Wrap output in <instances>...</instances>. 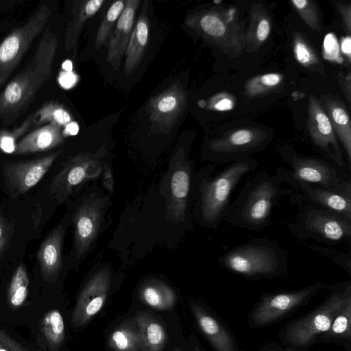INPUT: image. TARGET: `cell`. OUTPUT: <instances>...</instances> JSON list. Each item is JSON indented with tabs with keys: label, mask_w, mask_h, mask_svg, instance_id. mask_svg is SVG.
<instances>
[{
	"label": "cell",
	"mask_w": 351,
	"mask_h": 351,
	"mask_svg": "<svg viewBox=\"0 0 351 351\" xmlns=\"http://www.w3.org/2000/svg\"><path fill=\"white\" fill-rule=\"evenodd\" d=\"M335 6L341 16L344 30L348 35H350L351 32V4L336 2Z\"/></svg>",
	"instance_id": "cell-43"
},
{
	"label": "cell",
	"mask_w": 351,
	"mask_h": 351,
	"mask_svg": "<svg viewBox=\"0 0 351 351\" xmlns=\"http://www.w3.org/2000/svg\"><path fill=\"white\" fill-rule=\"evenodd\" d=\"M64 234L62 225L58 226L42 243L37 253L43 278L55 281L62 267V246Z\"/></svg>",
	"instance_id": "cell-22"
},
{
	"label": "cell",
	"mask_w": 351,
	"mask_h": 351,
	"mask_svg": "<svg viewBox=\"0 0 351 351\" xmlns=\"http://www.w3.org/2000/svg\"><path fill=\"white\" fill-rule=\"evenodd\" d=\"M271 21L263 5L254 3L250 7V24L245 32V47L250 51L258 50L268 38Z\"/></svg>",
	"instance_id": "cell-27"
},
{
	"label": "cell",
	"mask_w": 351,
	"mask_h": 351,
	"mask_svg": "<svg viewBox=\"0 0 351 351\" xmlns=\"http://www.w3.org/2000/svg\"><path fill=\"white\" fill-rule=\"evenodd\" d=\"M0 351H28L0 327Z\"/></svg>",
	"instance_id": "cell-41"
},
{
	"label": "cell",
	"mask_w": 351,
	"mask_h": 351,
	"mask_svg": "<svg viewBox=\"0 0 351 351\" xmlns=\"http://www.w3.org/2000/svg\"><path fill=\"white\" fill-rule=\"evenodd\" d=\"M258 162L251 158L227 166L212 177V170L201 178L198 184V216L202 224L217 228L225 219L233 191L239 182L254 171Z\"/></svg>",
	"instance_id": "cell-5"
},
{
	"label": "cell",
	"mask_w": 351,
	"mask_h": 351,
	"mask_svg": "<svg viewBox=\"0 0 351 351\" xmlns=\"http://www.w3.org/2000/svg\"><path fill=\"white\" fill-rule=\"evenodd\" d=\"M104 169V176L103 182L105 187L109 191H113L114 189V178L112 171L108 164H104L103 166Z\"/></svg>",
	"instance_id": "cell-45"
},
{
	"label": "cell",
	"mask_w": 351,
	"mask_h": 351,
	"mask_svg": "<svg viewBox=\"0 0 351 351\" xmlns=\"http://www.w3.org/2000/svg\"><path fill=\"white\" fill-rule=\"evenodd\" d=\"M187 96L180 82L152 97L147 106L149 121L160 132H169L185 110Z\"/></svg>",
	"instance_id": "cell-17"
},
{
	"label": "cell",
	"mask_w": 351,
	"mask_h": 351,
	"mask_svg": "<svg viewBox=\"0 0 351 351\" xmlns=\"http://www.w3.org/2000/svg\"><path fill=\"white\" fill-rule=\"evenodd\" d=\"M191 180V165L184 150L179 148L171 159L169 171L161 186L166 199L167 216L172 221L185 220Z\"/></svg>",
	"instance_id": "cell-12"
},
{
	"label": "cell",
	"mask_w": 351,
	"mask_h": 351,
	"mask_svg": "<svg viewBox=\"0 0 351 351\" xmlns=\"http://www.w3.org/2000/svg\"><path fill=\"white\" fill-rule=\"evenodd\" d=\"M319 343L341 344L346 351H351V302L334 318L329 328L316 340Z\"/></svg>",
	"instance_id": "cell-29"
},
{
	"label": "cell",
	"mask_w": 351,
	"mask_h": 351,
	"mask_svg": "<svg viewBox=\"0 0 351 351\" xmlns=\"http://www.w3.org/2000/svg\"><path fill=\"white\" fill-rule=\"evenodd\" d=\"M11 237V227L0 213V260L7 247Z\"/></svg>",
	"instance_id": "cell-42"
},
{
	"label": "cell",
	"mask_w": 351,
	"mask_h": 351,
	"mask_svg": "<svg viewBox=\"0 0 351 351\" xmlns=\"http://www.w3.org/2000/svg\"><path fill=\"white\" fill-rule=\"evenodd\" d=\"M293 50L296 60L312 72L324 74L325 69L317 53L300 32L293 34Z\"/></svg>",
	"instance_id": "cell-32"
},
{
	"label": "cell",
	"mask_w": 351,
	"mask_h": 351,
	"mask_svg": "<svg viewBox=\"0 0 351 351\" xmlns=\"http://www.w3.org/2000/svg\"><path fill=\"white\" fill-rule=\"evenodd\" d=\"M148 1H145L141 14L135 22L125 52V75H131L138 66L146 49L149 32Z\"/></svg>",
	"instance_id": "cell-24"
},
{
	"label": "cell",
	"mask_w": 351,
	"mask_h": 351,
	"mask_svg": "<svg viewBox=\"0 0 351 351\" xmlns=\"http://www.w3.org/2000/svg\"><path fill=\"white\" fill-rule=\"evenodd\" d=\"M325 287L317 282L295 290L265 293L250 311L247 324L252 328L274 324L308 304Z\"/></svg>",
	"instance_id": "cell-9"
},
{
	"label": "cell",
	"mask_w": 351,
	"mask_h": 351,
	"mask_svg": "<svg viewBox=\"0 0 351 351\" xmlns=\"http://www.w3.org/2000/svg\"><path fill=\"white\" fill-rule=\"evenodd\" d=\"M79 131V125L77 122L73 121L62 130L64 136L76 134Z\"/></svg>",
	"instance_id": "cell-47"
},
{
	"label": "cell",
	"mask_w": 351,
	"mask_h": 351,
	"mask_svg": "<svg viewBox=\"0 0 351 351\" xmlns=\"http://www.w3.org/2000/svg\"><path fill=\"white\" fill-rule=\"evenodd\" d=\"M300 206L297 219L287 225L295 237L300 240L313 239L325 245L350 240L351 219L317 206Z\"/></svg>",
	"instance_id": "cell-8"
},
{
	"label": "cell",
	"mask_w": 351,
	"mask_h": 351,
	"mask_svg": "<svg viewBox=\"0 0 351 351\" xmlns=\"http://www.w3.org/2000/svg\"><path fill=\"white\" fill-rule=\"evenodd\" d=\"M226 270L247 279L274 278L288 271L285 251L274 241L255 238L234 246L219 258Z\"/></svg>",
	"instance_id": "cell-4"
},
{
	"label": "cell",
	"mask_w": 351,
	"mask_h": 351,
	"mask_svg": "<svg viewBox=\"0 0 351 351\" xmlns=\"http://www.w3.org/2000/svg\"><path fill=\"white\" fill-rule=\"evenodd\" d=\"M62 128L53 123L45 124L25 136L14 154H27L51 149L64 142Z\"/></svg>",
	"instance_id": "cell-25"
},
{
	"label": "cell",
	"mask_w": 351,
	"mask_h": 351,
	"mask_svg": "<svg viewBox=\"0 0 351 351\" xmlns=\"http://www.w3.org/2000/svg\"><path fill=\"white\" fill-rule=\"evenodd\" d=\"M191 308L197 326L215 351H242L232 330L218 315L197 302H193Z\"/></svg>",
	"instance_id": "cell-20"
},
{
	"label": "cell",
	"mask_w": 351,
	"mask_h": 351,
	"mask_svg": "<svg viewBox=\"0 0 351 351\" xmlns=\"http://www.w3.org/2000/svg\"><path fill=\"white\" fill-rule=\"evenodd\" d=\"M258 351H285L278 343H269L263 346Z\"/></svg>",
	"instance_id": "cell-48"
},
{
	"label": "cell",
	"mask_w": 351,
	"mask_h": 351,
	"mask_svg": "<svg viewBox=\"0 0 351 351\" xmlns=\"http://www.w3.org/2000/svg\"><path fill=\"white\" fill-rule=\"evenodd\" d=\"M268 133L258 128H241L224 133L209 141L207 149L219 162H234L248 158L268 143Z\"/></svg>",
	"instance_id": "cell-13"
},
{
	"label": "cell",
	"mask_w": 351,
	"mask_h": 351,
	"mask_svg": "<svg viewBox=\"0 0 351 351\" xmlns=\"http://www.w3.org/2000/svg\"><path fill=\"white\" fill-rule=\"evenodd\" d=\"M338 83L341 91L343 93L348 105L351 104V75L348 71L347 73H339L337 75Z\"/></svg>",
	"instance_id": "cell-44"
},
{
	"label": "cell",
	"mask_w": 351,
	"mask_h": 351,
	"mask_svg": "<svg viewBox=\"0 0 351 351\" xmlns=\"http://www.w3.org/2000/svg\"><path fill=\"white\" fill-rule=\"evenodd\" d=\"M340 50L343 55L347 58L348 62L350 63L351 56V38L350 35L342 37L340 42Z\"/></svg>",
	"instance_id": "cell-46"
},
{
	"label": "cell",
	"mask_w": 351,
	"mask_h": 351,
	"mask_svg": "<svg viewBox=\"0 0 351 351\" xmlns=\"http://www.w3.org/2000/svg\"><path fill=\"white\" fill-rule=\"evenodd\" d=\"M106 150L103 145L94 153L83 152L70 157L53 177L50 194L59 204L64 202L73 189L84 180L97 178L102 170V158Z\"/></svg>",
	"instance_id": "cell-11"
},
{
	"label": "cell",
	"mask_w": 351,
	"mask_h": 351,
	"mask_svg": "<svg viewBox=\"0 0 351 351\" xmlns=\"http://www.w3.org/2000/svg\"><path fill=\"white\" fill-rule=\"evenodd\" d=\"M108 343L114 351H142L135 319L128 320L116 328L110 333Z\"/></svg>",
	"instance_id": "cell-31"
},
{
	"label": "cell",
	"mask_w": 351,
	"mask_h": 351,
	"mask_svg": "<svg viewBox=\"0 0 351 351\" xmlns=\"http://www.w3.org/2000/svg\"><path fill=\"white\" fill-rule=\"evenodd\" d=\"M193 351H205L202 345L197 341V339H194L193 343Z\"/></svg>",
	"instance_id": "cell-49"
},
{
	"label": "cell",
	"mask_w": 351,
	"mask_h": 351,
	"mask_svg": "<svg viewBox=\"0 0 351 351\" xmlns=\"http://www.w3.org/2000/svg\"><path fill=\"white\" fill-rule=\"evenodd\" d=\"M351 162V122L348 110L341 99L332 94H324L319 100Z\"/></svg>",
	"instance_id": "cell-23"
},
{
	"label": "cell",
	"mask_w": 351,
	"mask_h": 351,
	"mask_svg": "<svg viewBox=\"0 0 351 351\" xmlns=\"http://www.w3.org/2000/svg\"><path fill=\"white\" fill-rule=\"evenodd\" d=\"M41 331L49 346L58 348L65 337L64 323L60 312L56 309L48 311L41 321Z\"/></svg>",
	"instance_id": "cell-34"
},
{
	"label": "cell",
	"mask_w": 351,
	"mask_h": 351,
	"mask_svg": "<svg viewBox=\"0 0 351 351\" xmlns=\"http://www.w3.org/2000/svg\"><path fill=\"white\" fill-rule=\"evenodd\" d=\"M57 49V36L47 27L30 62L1 93L0 114H16L34 99L39 89L51 77Z\"/></svg>",
	"instance_id": "cell-2"
},
{
	"label": "cell",
	"mask_w": 351,
	"mask_h": 351,
	"mask_svg": "<svg viewBox=\"0 0 351 351\" xmlns=\"http://www.w3.org/2000/svg\"><path fill=\"white\" fill-rule=\"evenodd\" d=\"M108 202V197L91 195L76 209L73 223L74 245L77 257L82 256L95 241Z\"/></svg>",
	"instance_id": "cell-16"
},
{
	"label": "cell",
	"mask_w": 351,
	"mask_h": 351,
	"mask_svg": "<svg viewBox=\"0 0 351 351\" xmlns=\"http://www.w3.org/2000/svg\"><path fill=\"white\" fill-rule=\"evenodd\" d=\"M104 0L76 1L72 10V17L67 26L64 37V49L77 52L79 38L85 23L92 18L102 7Z\"/></svg>",
	"instance_id": "cell-26"
},
{
	"label": "cell",
	"mask_w": 351,
	"mask_h": 351,
	"mask_svg": "<svg viewBox=\"0 0 351 351\" xmlns=\"http://www.w3.org/2000/svg\"><path fill=\"white\" fill-rule=\"evenodd\" d=\"M186 25L209 44L230 56L240 55L245 47L243 22L217 8L196 11L185 20Z\"/></svg>",
	"instance_id": "cell-7"
},
{
	"label": "cell",
	"mask_w": 351,
	"mask_h": 351,
	"mask_svg": "<svg viewBox=\"0 0 351 351\" xmlns=\"http://www.w3.org/2000/svg\"><path fill=\"white\" fill-rule=\"evenodd\" d=\"M306 247L310 250L328 258L339 266L348 276H351L350 253L346 254L343 252L317 244H307Z\"/></svg>",
	"instance_id": "cell-39"
},
{
	"label": "cell",
	"mask_w": 351,
	"mask_h": 351,
	"mask_svg": "<svg viewBox=\"0 0 351 351\" xmlns=\"http://www.w3.org/2000/svg\"><path fill=\"white\" fill-rule=\"evenodd\" d=\"M291 202L317 206L351 219V189L332 190L301 184L293 189Z\"/></svg>",
	"instance_id": "cell-19"
},
{
	"label": "cell",
	"mask_w": 351,
	"mask_h": 351,
	"mask_svg": "<svg viewBox=\"0 0 351 351\" xmlns=\"http://www.w3.org/2000/svg\"><path fill=\"white\" fill-rule=\"evenodd\" d=\"M124 5L125 1H117L108 10L96 34L95 48L97 49L104 46L109 40Z\"/></svg>",
	"instance_id": "cell-37"
},
{
	"label": "cell",
	"mask_w": 351,
	"mask_h": 351,
	"mask_svg": "<svg viewBox=\"0 0 351 351\" xmlns=\"http://www.w3.org/2000/svg\"><path fill=\"white\" fill-rule=\"evenodd\" d=\"M283 76L279 73H268L249 79L245 84L244 93L249 97H256L274 91L282 83Z\"/></svg>",
	"instance_id": "cell-35"
},
{
	"label": "cell",
	"mask_w": 351,
	"mask_h": 351,
	"mask_svg": "<svg viewBox=\"0 0 351 351\" xmlns=\"http://www.w3.org/2000/svg\"><path fill=\"white\" fill-rule=\"evenodd\" d=\"M111 274L104 267L95 273L82 289L71 316L74 326H82L96 315L107 299Z\"/></svg>",
	"instance_id": "cell-18"
},
{
	"label": "cell",
	"mask_w": 351,
	"mask_h": 351,
	"mask_svg": "<svg viewBox=\"0 0 351 351\" xmlns=\"http://www.w3.org/2000/svg\"><path fill=\"white\" fill-rule=\"evenodd\" d=\"M29 278L23 263L15 270L10 283L8 298L10 304L19 307L23 304L28 294Z\"/></svg>",
	"instance_id": "cell-36"
},
{
	"label": "cell",
	"mask_w": 351,
	"mask_h": 351,
	"mask_svg": "<svg viewBox=\"0 0 351 351\" xmlns=\"http://www.w3.org/2000/svg\"><path fill=\"white\" fill-rule=\"evenodd\" d=\"M32 123L33 115L31 114L11 132H0V149L6 153H14L17 140L29 128Z\"/></svg>",
	"instance_id": "cell-40"
},
{
	"label": "cell",
	"mask_w": 351,
	"mask_h": 351,
	"mask_svg": "<svg viewBox=\"0 0 351 351\" xmlns=\"http://www.w3.org/2000/svg\"><path fill=\"white\" fill-rule=\"evenodd\" d=\"M329 289V295L318 306L282 328L278 337L285 351H308L336 315L351 302L350 280L330 285Z\"/></svg>",
	"instance_id": "cell-3"
},
{
	"label": "cell",
	"mask_w": 351,
	"mask_h": 351,
	"mask_svg": "<svg viewBox=\"0 0 351 351\" xmlns=\"http://www.w3.org/2000/svg\"><path fill=\"white\" fill-rule=\"evenodd\" d=\"M279 152L288 168L278 167L275 175L283 184L293 189L305 184L332 190L351 189L350 179L342 178L334 165L315 157L300 155L289 147L279 149Z\"/></svg>",
	"instance_id": "cell-6"
},
{
	"label": "cell",
	"mask_w": 351,
	"mask_h": 351,
	"mask_svg": "<svg viewBox=\"0 0 351 351\" xmlns=\"http://www.w3.org/2000/svg\"><path fill=\"white\" fill-rule=\"evenodd\" d=\"M73 121V117L67 109L55 101L44 104L33 114V123L35 125L53 123L62 130Z\"/></svg>",
	"instance_id": "cell-33"
},
{
	"label": "cell",
	"mask_w": 351,
	"mask_h": 351,
	"mask_svg": "<svg viewBox=\"0 0 351 351\" xmlns=\"http://www.w3.org/2000/svg\"><path fill=\"white\" fill-rule=\"evenodd\" d=\"M134 319L142 351H162L167 341V333L163 325L147 312L138 313Z\"/></svg>",
	"instance_id": "cell-28"
},
{
	"label": "cell",
	"mask_w": 351,
	"mask_h": 351,
	"mask_svg": "<svg viewBox=\"0 0 351 351\" xmlns=\"http://www.w3.org/2000/svg\"><path fill=\"white\" fill-rule=\"evenodd\" d=\"M51 14L48 5H41L23 25L0 43V86L6 82L33 41L44 30Z\"/></svg>",
	"instance_id": "cell-10"
},
{
	"label": "cell",
	"mask_w": 351,
	"mask_h": 351,
	"mask_svg": "<svg viewBox=\"0 0 351 351\" xmlns=\"http://www.w3.org/2000/svg\"><path fill=\"white\" fill-rule=\"evenodd\" d=\"M139 3V0L125 1L124 8L108 40L106 60L114 71L119 69L125 55Z\"/></svg>",
	"instance_id": "cell-21"
},
{
	"label": "cell",
	"mask_w": 351,
	"mask_h": 351,
	"mask_svg": "<svg viewBox=\"0 0 351 351\" xmlns=\"http://www.w3.org/2000/svg\"><path fill=\"white\" fill-rule=\"evenodd\" d=\"M173 351H182V350L179 348H176Z\"/></svg>",
	"instance_id": "cell-50"
},
{
	"label": "cell",
	"mask_w": 351,
	"mask_h": 351,
	"mask_svg": "<svg viewBox=\"0 0 351 351\" xmlns=\"http://www.w3.org/2000/svg\"><path fill=\"white\" fill-rule=\"evenodd\" d=\"M282 184L276 175L259 171L244 184L230 204L225 219L232 226L248 230L271 226L274 223L271 211L278 200L293 193Z\"/></svg>",
	"instance_id": "cell-1"
},
{
	"label": "cell",
	"mask_w": 351,
	"mask_h": 351,
	"mask_svg": "<svg viewBox=\"0 0 351 351\" xmlns=\"http://www.w3.org/2000/svg\"><path fill=\"white\" fill-rule=\"evenodd\" d=\"M292 6L304 23L319 33L322 30L320 15L317 5L311 0H292Z\"/></svg>",
	"instance_id": "cell-38"
},
{
	"label": "cell",
	"mask_w": 351,
	"mask_h": 351,
	"mask_svg": "<svg viewBox=\"0 0 351 351\" xmlns=\"http://www.w3.org/2000/svg\"><path fill=\"white\" fill-rule=\"evenodd\" d=\"M141 300L153 308L167 310L175 304L176 295L167 285L158 280L144 284L140 290Z\"/></svg>",
	"instance_id": "cell-30"
},
{
	"label": "cell",
	"mask_w": 351,
	"mask_h": 351,
	"mask_svg": "<svg viewBox=\"0 0 351 351\" xmlns=\"http://www.w3.org/2000/svg\"><path fill=\"white\" fill-rule=\"evenodd\" d=\"M307 129L324 156L339 171L343 169V155L334 129L319 100L312 94L308 100Z\"/></svg>",
	"instance_id": "cell-15"
},
{
	"label": "cell",
	"mask_w": 351,
	"mask_h": 351,
	"mask_svg": "<svg viewBox=\"0 0 351 351\" xmlns=\"http://www.w3.org/2000/svg\"><path fill=\"white\" fill-rule=\"evenodd\" d=\"M62 149L36 159L5 163L2 169L11 196L17 197L34 187L45 176Z\"/></svg>",
	"instance_id": "cell-14"
}]
</instances>
